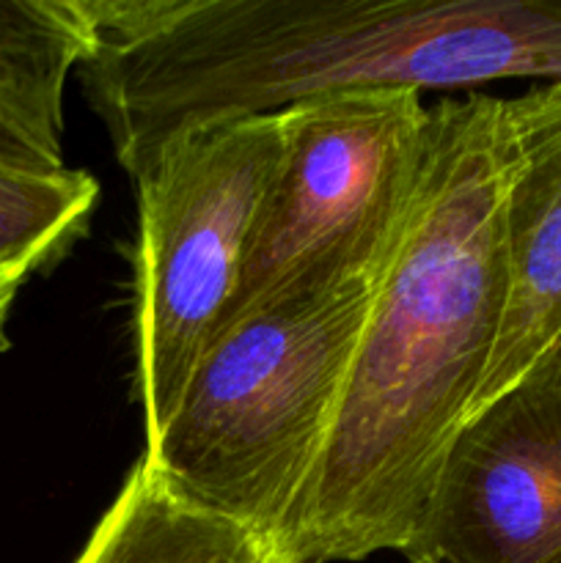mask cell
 I'll list each match as a JSON object with an SVG mask.
<instances>
[{"label":"cell","instance_id":"cell-1","mask_svg":"<svg viewBox=\"0 0 561 563\" xmlns=\"http://www.w3.org/2000/svg\"><path fill=\"white\" fill-rule=\"evenodd\" d=\"M506 170L504 99L468 91L429 108L416 198L280 537L284 563L405 555L416 539L504 324Z\"/></svg>","mask_w":561,"mask_h":563},{"label":"cell","instance_id":"cell-2","mask_svg":"<svg viewBox=\"0 0 561 563\" xmlns=\"http://www.w3.org/2000/svg\"><path fill=\"white\" fill-rule=\"evenodd\" d=\"M82 64L116 159L344 91L561 80V0H86Z\"/></svg>","mask_w":561,"mask_h":563},{"label":"cell","instance_id":"cell-3","mask_svg":"<svg viewBox=\"0 0 561 563\" xmlns=\"http://www.w3.org/2000/svg\"><path fill=\"white\" fill-rule=\"evenodd\" d=\"M377 284L292 297L220 330L143 449L148 467L187 504L278 548L339 416Z\"/></svg>","mask_w":561,"mask_h":563},{"label":"cell","instance_id":"cell-4","mask_svg":"<svg viewBox=\"0 0 561 563\" xmlns=\"http://www.w3.org/2000/svg\"><path fill=\"white\" fill-rule=\"evenodd\" d=\"M280 121L278 174L215 335L275 302L377 280L416 198L429 132L421 93H328Z\"/></svg>","mask_w":561,"mask_h":563},{"label":"cell","instance_id":"cell-5","mask_svg":"<svg viewBox=\"0 0 561 563\" xmlns=\"http://www.w3.org/2000/svg\"><path fill=\"white\" fill-rule=\"evenodd\" d=\"M284 154L280 113L170 137L135 176V399L146 445L234 300Z\"/></svg>","mask_w":561,"mask_h":563},{"label":"cell","instance_id":"cell-6","mask_svg":"<svg viewBox=\"0 0 561 563\" xmlns=\"http://www.w3.org/2000/svg\"><path fill=\"white\" fill-rule=\"evenodd\" d=\"M410 563H561V341L451 443Z\"/></svg>","mask_w":561,"mask_h":563},{"label":"cell","instance_id":"cell-7","mask_svg":"<svg viewBox=\"0 0 561 563\" xmlns=\"http://www.w3.org/2000/svg\"><path fill=\"white\" fill-rule=\"evenodd\" d=\"M504 119L506 308L476 410L520 383L561 341V80L504 99Z\"/></svg>","mask_w":561,"mask_h":563},{"label":"cell","instance_id":"cell-8","mask_svg":"<svg viewBox=\"0 0 561 563\" xmlns=\"http://www.w3.org/2000/svg\"><path fill=\"white\" fill-rule=\"evenodd\" d=\"M75 563H284L251 528L174 493L143 456L127 473Z\"/></svg>","mask_w":561,"mask_h":563},{"label":"cell","instance_id":"cell-9","mask_svg":"<svg viewBox=\"0 0 561 563\" xmlns=\"http://www.w3.org/2000/svg\"><path fill=\"white\" fill-rule=\"evenodd\" d=\"M97 49L86 0H0V110L53 152L64 132V88Z\"/></svg>","mask_w":561,"mask_h":563},{"label":"cell","instance_id":"cell-10","mask_svg":"<svg viewBox=\"0 0 561 563\" xmlns=\"http://www.w3.org/2000/svg\"><path fill=\"white\" fill-rule=\"evenodd\" d=\"M97 196L86 170L0 165V275L22 286L58 262L86 231Z\"/></svg>","mask_w":561,"mask_h":563},{"label":"cell","instance_id":"cell-11","mask_svg":"<svg viewBox=\"0 0 561 563\" xmlns=\"http://www.w3.org/2000/svg\"><path fill=\"white\" fill-rule=\"evenodd\" d=\"M0 165L22 170H64V154L53 152L0 110Z\"/></svg>","mask_w":561,"mask_h":563},{"label":"cell","instance_id":"cell-12","mask_svg":"<svg viewBox=\"0 0 561 563\" xmlns=\"http://www.w3.org/2000/svg\"><path fill=\"white\" fill-rule=\"evenodd\" d=\"M16 291H20V284H14V280H9V278H3V275H0V352L9 346L6 324H9L11 306H14V300H16Z\"/></svg>","mask_w":561,"mask_h":563}]
</instances>
